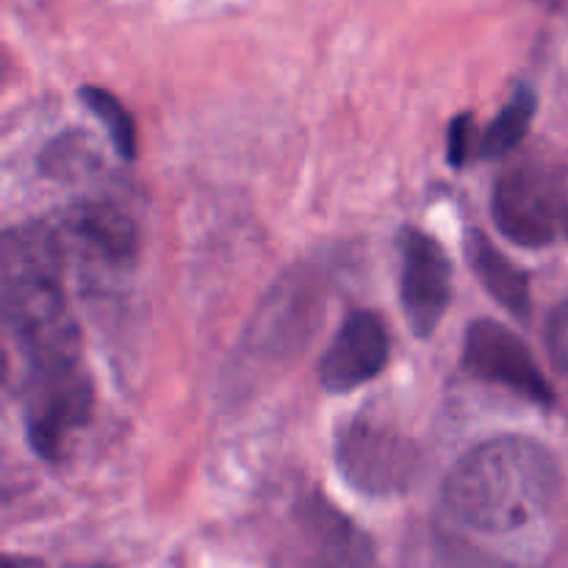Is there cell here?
Listing matches in <instances>:
<instances>
[{"label":"cell","instance_id":"4fadbf2b","mask_svg":"<svg viewBox=\"0 0 568 568\" xmlns=\"http://www.w3.org/2000/svg\"><path fill=\"white\" fill-rule=\"evenodd\" d=\"M538 111V94L530 83L519 81L510 92L508 103L503 105L497 116L488 122L483 133H477V161H494L508 155L510 150L519 148L530 133L532 116Z\"/></svg>","mask_w":568,"mask_h":568},{"label":"cell","instance_id":"5b68a950","mask_svg":"<svg viewBox=\"0 0 568 568\" xmlns=\"http://www.w3.org/2000/svg\"><path fill=\"white\" fill-rule=\"evenodd\" d=\"M333 466L353 491L372 499L405 494L422 469V453L414 438L366 416L338 427Z\"/></svg>","mask_w":568,"mask_h":568},{"label":"cell","instance_id":"5bb4252c","mask_svg":"<svg viewBox=\"0 0 568 568\" xmlns=\"http://www.w3.org/2000/svg\"><path fill=\"white\" fill-rule=\"evenodd\" d=\"M78 98H81V103L103 122L114 153L120 155L122 161L136 159V125H133L131 111L120 103V98L111 94L109 89L100 87H81L78 89Z\"/></svg>","mask_w":568,"mask_h":568},{"label":"cell","instance_id":"30bf717a","mask_svg":"<svg viewBox=\"0 0 568 568\" xmlns=\"http://www.w3.org/2000/svg\"><path fill=\"white\" fill-rule=\"evenodd\" d=\"M392 358V338L381 314L358 308L342 322L322 355L320 381L327 394H349L375 381Z\"/></svg>","mask_w":568,"mask_h":568},{"label":"cell","instance_id":"e0dca14e","mask_svg":"<svg viewBox=\"0 0 568 568\" xmlns=\"http://www.w3.org/2000/svg\"><path fill=\"white\" fill-rule=\"evenodd\" d=\"M547 342H549V353H552V361L568 377V305L555 311L552 320H549Z\"/></svg>","mask_w":568,"mask_h":568},{"label":"cell","instance_id":"7a4b0ae2","mask_svg":"<svg viewBox=\"0 0 568 568\" xmlns=\"http://www.w3.org/2000/svg\"><path fill=\"white\" fill-rule=\"evenodd\" d=\"M59 225L26 222L3 236V322L28 372L81 361V327L67 303Z\"/></svg>","mask_w":568,"mask_h":568},{"label":"cell","instance_id":"9c48e42d","mask_svg":"<svg viewBox=\"0 0 568 568\" xmlns=\"http://www.w3.org/2000/svg\"><path fill=\"white\" fill-rule=\"evenodd\" d=\"M399 303L416 338H430L453 300V261L447 250L419 227L399 231Z\"/></svg>","mask_w":568,"mask_h":568},{"label":"cell","instance_id":"6da1fadb","mask_svg":"<svg viewBox=\"0 0 568 568\" xmlns=\"http://www.w3.org/2000/svg\"><path fill=\"white\" fill-rule=\"evenodd\" d=\"M560 477L552 453L525 436H497L471 447L449 469L444 514L475 536L508 538L555 508Z\"/></svg>","mask_w":568,"mask_h":568},{"label":"cell","instance_id":"52a82bcc","mask_svg":"<svg viewBox=\"0 0 568 568\" xmlns=\"http://www.w3.org/2000/svg\"><path fill=\"white\" fill-rule=\"evenodd\" d=\"M460 366L466 375L508 388L516 397L527 399L538 408H555L558 403V394L538 361L532 358L530 347L514 331L494 320L471 322L464 336Z\"/></svg>","mask_w":568,"mask_h":568},{"label":"cell","instance_id":"8992f818","mask_svg":"<svg viewBox=\"0 0 568 568\" xmlns=\"http://www.w3.org/2000/svg\"><path fill=\"white\" fill-rule=\"evenodd\" d=\"M26 436L33 453L48 464L64 458L67 444L89 425L94 408V386L83 364L28 372L22 386Z\"/></svg>","mask_w":568,"mask_h":568},{"label":"cell","instance_id":"277c9868","mask_svg":"<svg viewBox=\"0 0 568 568\" xmlns=\"http://www.w3.org/2000/svg\"><path fill=\"white\" fill-rule=\"evenodd\" d=\"M491 216L505 239L527 250L568 239V172L541 161H519L494 183Z\"/></svg>","mask_w":568,"mask_h":568},{"label":"cell","instance_id":"ba28073f","mask_svg":"<svg viewBox=\"0 0 568 568\" xmlns=\"http://www.w3.org/2000/svg\"><path fill=\"white\" fill-rule=\"evenodd\" d=\"M288 560L311 566H369L375 544L322 494L297 499L288 516Z\"/></svg>","mask_w":568,"mask_h":568},{"label":"cell","instance_id":"ac0fdd59","mask_svg":"<svg viewBox=\"0 0 568 568\" xmlns=\"http://www.w3.org/2000/svg\"><path fill=\"white\" fill-rule=\"evenodd\" d=\"M532 3H538V6H541V9L555 11V9H560V6H564L566 0H532Z\"/></svg>","mask_w":568,"mask_h":568},{"label":"cell","instance_id":"3957f363","mask_svg":"<svg viewBox=\"0 0 568 568\" xmlns=\"http://www.w3.org/2000/svg\"><path fill=\"white\" fill-rule=\"evenodd\" d=\"M322 281L314 270L283 277L247 325L233 375L250 377L286 366L308 344L322 320Z\"/></svg>","mask_w":568,"mask_h":568},{"label":"cell","instance_id":"9a60e30c","mask_svg":"<svg viewBox=\"0 0 568 568\" xmlns=\"http://www.w3.org/2000/svg\"><path fill=\"white\" fill-rule=\"evenodd\" d=\"M98 164L94 153L89 150V142L83 133H61L50 144H44L42 155H39V170L48 178H59V181H72V178L89 172V166Z\"/></svg>","mask_w":568,"mask_h":568},{"label":"cell","instance_id":"2e32d148","mask_svg":"<svg viewBox=\"0 0 568 568\" xmlns=\"http://www.w3.org/2000/svg\"><path fill=\"white\" fill-rule=\"evenodd\" d=\"M447 161L453 170H464L477 161V125L475 114H458L447 128Z\"/></svg>","mask_w":568,"mask_h":568},{"label":"cell","instance_id":"8fae6325","mask_svg":"<svg viewBox=\"0 0 568 568\" xmlns=\"http://www.w3.org/2000/svg\"><path fill=\"white\" fill-rule=\"evenodd\" d=\"M59 233L64 247L109 272L131 270L139 255L136 222L120 205L105 200L72 205L59 220Z\"/></svg>","mask_w":568,"mask_h":568},{"label":"cell","instance_id":"7c38bea8","mask_svg":"<svg viewBox=\"0 0 568 568\" xmlns=\"http://www.w3.org/2000/svg\"><path fill=\"white\" fill-rule=\"evenodd\" d=\"M464 253L469 258L471 272L480 281V286L503 305L505 311L516 316V320L527 322L532 311V294H530V275L521 266H516L491 239L483 231H469L464 242Z\"/></svg>","mask_w":568,"mask_h":568}]
</instances>
